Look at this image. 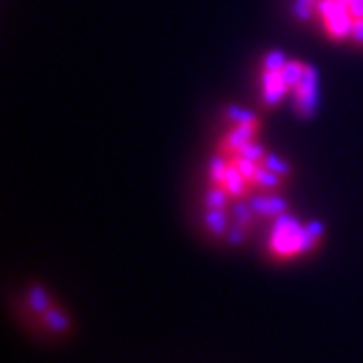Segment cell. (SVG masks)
<instances>
[{
  "label": "cell",
  "mask_w": 363,
  "mask_h": 363,
  "mask_svg": "<svg viewBox=\"0 0 363 363\" xmlns=\"http://www.w3.org/2000/svg\"><path fill=\"white\" fill-rule=\"evenodd\" d=\"M228 162H230V160H228ZM222 188L233 196L234 200H240V198H245V196L250 194V190H252L255 186H252L238 169L234 168L233 164H228L226 176H224V182H222Z\"/></svg>",
  "instance_id": "obj_7"
},
{
  "label": "cell",
  "mask_w": 363,
  "mask_h": 363,
  "mask_svg": "<svg viewBox=\"0 0 363 363\" xmlns=\"http://www.w3.org/2000/svg\"><path fill=\"white\" fill-rule=\"evenodd\" d=\"M257 131H259V128H252V125H234L233 130L228 131L220 142H218L216 152L222 154V156L230 157L233 154L238 152L240 145H245V143L250 142V140H255Z\"/></svg>",
  "instance_id": "obj_5"
},
{
  "label": "cell",
  "mask_w": 363,
  "mask_h": 363,
  "mask_svg": "<svg viewBox=\"0 0 363 363\" xmlns=\"http://www.w3.org/2000/svg\"><path fill=\"white\" fill-rule=\"evenodd\" d=\"M293 93H295V109L298 116L303 119H311L319 105V75L315 67H305V73L295 85Z\"/></svg>",
  "instance_id": "obj_3"
},
{
  "label": "cell",
  "mask_w": 363,
  "mask_h": 363,
  "mask_svg": "<svg viewBox=\"0 0 363 363\" xmlns=\"http://www.w3.org/2000/svg\"><path fill=\"white\" fill-rule=\"evenodd\" d=\"M204 222H206L208 233L212 236L220 238L224 234H228V216H226L224 210H208Z\"/></svg>",
  "instance_id": "obj_9"
},
{
  "label": "cell",
  "mask_w": 363,
  "mask_h": 363,
  "mask_svg": "<svg viewBox=\"0 0 363 363\" xmlns=\"http://www.w3.org/2000/svg\"><path fill=\"white\" fill-rule=\"evenodd\" d=\"M245 236H247V228H242V226H236V224H234V228H230V230H228V234H226V238H228L233 245H240V242L245 240Z\"/></svg>",
  "instance_id": "obj_21"
},
{
  "label": "cell",
  "mask_w": 363,
  "mask_h": 363,
  "mask_svg": "<svg viewBox=\"0 0 363 363\" xmlns=\"http://www.w3.org/2000/svg\"><path fill=\"white\" fill-rule=\"evenodd\" d=\"M315 14L319 16L323 25L325 35L335 43L350 39L351 35V18L347 4H341L335 0H317L315 2Z\"/></svg>",
  "instance_id": "obj_2"
},
{
  "label": "cell",
  "mask_w": 363,
  "mask_h": 363,
  "mask_svg": "<svg viewBox=\"0 0 363 363\" xmlns=\"http://www.w3.org/2000/svg\"><path fill=\"white\" fill-rule=\"evenodd\" d=\"M315 2L317 0H295L293 4V14L298 21H309L311 13H315Z\"/></svg>",
  "instance_id": "obj_19"
},
{
  "label": "cell",
  "mask_w": 363,
  "mask_h": 363,
  "mask_svg": "<svg viewBox=\"0 0 363 363\" xmlns=\"http://www.w3.org/2000/svg\"><path fill=\"white\" fill-rule=\"evenodd\" d=\"M252 214H255V210L250 208V204L242 202V198L234 202L233 218H234V224H236V226L250 228V226H252Z\"/></svg>",
  "instance_id": "obj_13"
},
{
  "label": "cell",
  "mask_w": 363,
  "mask_h": 363,
  "mask_svg": "<svg viewBox=\"0 0 363 363\" xmlns=\"http://www.w3.org/2000/svg\"><path fill=\"white\" fill-rule=\"evenodd\" d=\"M250 208L255 210V214L260 216V218H279L281 214L286 212V202L281 198V196H257L252 198L250 202Z\"/></svg>",
  "instance_id": "obj_6"
},
{
  "label": "cell",
  "mask_w": 363,
  "mask_h": 363,
  "mask_svg": "<svg viewBox=\"0 0 363 363\" xmlns=\"http://www.w3.org/2000/svg\"><path fill=\"white\" fill-rule=\"evenodd\" d=\"M236 154L248 157V160H252V162H259V164L264 160V156H267L264 147H262L259 142H255V140H250V142H247L245 145H240Z\"/></svg>",
  "instance_id": "obj_16"
},
{
  "label": "cell",
  "mask_w": 363,
  "mask_h": 363,
  "mask_svg": "<svg viewBox=\"0 0 363 363\" xmlns=\"http://www.w3.org/2000/svg\"><path fill=\"white\" fill-rule=\"evenodd\" d=\"M230 160V164H233L234 168L238 169L245 178H247L250 184L255 180V174H257V169H259V162H252V160H248V157L240 156V154H233V156L228 157Z\"/></svg>",
  "instance_id": "obj_14"
},
{
  "label": "cell",
  "mask_w": 363,
  "mask_h": 363,
  "mask_svg": "<svg viewBox=\"0 0 363 363\" xmlns=\"http://www.w3.org/2000/svg\"><path fill=\"white\" fill-rule=\"evenodd\" d=\"M230 198H233V196L228 194L222 186L212 184V186L208 188L206 194H204V206H206L208 210H226Z\"/></svg>",
  "instance_id": "obj_11"
},
{
  "label": "cell",
  "mask_w": 363,
  "mask_h": 363,
  "mask_svg": "<svg viewBox=\"0 0 363 363\" xmlns=\"http://www.w3.org/2000/svg\"><path fill=\"white\" fill-rule=\"evenodd\" d=\"M305 67H307V63L297 61V59H291V61H286V65L281 69L283 79H285V83L289 85V89L291 91L295 89V85H297L298 81H301V77H303V73H305Z\"/></svg>",
  "instance_id": "obj_12"
},
{
  "label": "cell",
  "mask_w": 363,
  "mask_h": 363,
  "mask_svg": "<svg viewBox=\"0 0 363 363\" xmlns=\"http://www.w3.org/2000/svg\"><path fill=\"white\" fill-rule=\"evenodd\" d=\"M260 83H262V104L267 105V107H277V105L281 104V99L291 91L281 71H267V69H262Z\"/></svg>",
  "instance_id": "obj_4"
},
{
  "label": "cell",
  "mask_w": 363,
  "mask_h": 363,
  "mask_svg": "<svg viewBox=\"0 0 363 363\" xmlns=\"http://www.w3.org/2000/svg\"><path fill=\"white\" fill-rule=\"evenodd\" d=\"M347 11H350L351 18H363V0H350Z\"/></svg>",
  "instance_id": "obj_22"
},
{
  "label": "cell",
  "mask_w": 363,
  "mask_h": 363,
  "mask_svg": "<svg viewBox=\"0 0 363 363\" xmlns=\"http://www.w3.org/2000/svg\"><path fill=\"white\" fill-rule=\"evenodd\" d=\"M286 61H289V59H286L283 51H269L267 52V57H264L262 69H267V71H281V69L286 65Z\"/></svg>",
  "instance_id": "obj_18"
},
{
  "label": "cell",
  "mask_w": 363,
  "mask_h": 363,
  "mask_svg": "<svg viewBox=\"0 0 363 363\" xmlns=\"http://www.w3.org/2000/svg\"><path fill=\"white\" fill-rule=\"evenodd\" d=\"M228 157L222 156L216 152V156L210 160V182L216 184V186H222L224 182V176H226V169H228Z\"/></svg>",
  "instance_id": "obj_15"
},
{
  "label": "cell",
  "mask_w": 363,
  "mask_h": 363,
  "mask_svg": "<svg viewBox=\"0 0 363 363\" xmlns=\"http://www.w3.org/2000/svg\"><path fill=\"white\" fill-rule=\"evenodd\" d=\"M283 176H279V174H274L272 169L264 168L262 164L257 169V174H255V180H252V186L255 188H260V190H267V192H274V190H281L283 188Z\"/></svg>",
  "instance_id": "obj_8"
},
{
  "label": "cell",
  "mask_w": 363,
  "mask_h": 363,
  "mask_svg": "<svg viewBox=\"0 0 363 363\" xmlns=\"http://www.w3.org/2000/svg\"><path fill=\"white\" fill-rule=\"evenodd\" d=\"M335 2H341V4H347L350 0H335Z\"/></svg>",
  "instance_id": "obj_23"
},
{
  "label": "cell",
  "mask_w": 363,
  "mask_h": 363,
  "mask_svg": "<svg viewBox=\"0 0 363 363\" xmlns=\"http://www.w3.org/2000/svg\"><path fill=\"white\" fill-rule=\"evenodd\" d=\"M226 117L228 121L234 123V125H252V128H259L260 130V121L255 111L250 109H245V107H238V105H230L226 109Z\"/></svg>",
  "instance_id": "obj_10"
},
{
  "label": "cell",
  "mask_w": 363,
  "mask_h": 363,
  "mask_svg": "<svg viewBox=\"0 0 363 363\" xmlns=\"http://www.w3.org/2000/svg\"><path fill=\"white\" fill-rule=\"evenodd\" d=\"M260 164H262L264 168L272 169L274 174L283 176V178H286V176L291 174V166H289L286 162H283V160L277 156V154H267V156H264V160H262Z\"/></svg>",
  "instance_id": "obj_17"
},
{
  "label": "cell",
  "mask_w": 363,
  "mask_h": 363,
  "mask_svg": "<svg viewBox=\"0 0 363 363\" xmlns=\"http://www.w3.org/2000/svg\"><path fill=\"white\" fill-rule=\"evenodd\" d=\"M321 234H323L321 222L311 220L307 226H303L295 216L285 212L279 218H274L269 236V252L274 260L285 262L298 255L311 252L319 245Z\"/></svg>",
  "instance_id": "obj_1"
},
{
  "label": "cell",
  "mask_w": 363,
  "mask_h": 363,
  "mask_svg": "<svg viewBox=\"0 0 363 363\" xmlns=\"http://www.w3.org/2000/svg\"><path fill=\"white\" fill-rule=\"evenodd\" d=\"M350 39L353 40L355 45H363V18H353Z\"/></svg>",
  "instance_id": "obj_20"
}]
</instances>
